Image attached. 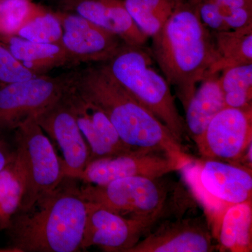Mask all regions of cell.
I'll list each match as a JSON object with an SVG mask.
<instances>
[{"mask_svg":"<svg viewBox=\"0 0 252 252\" xmlns=\"http://www.w3.org/2000/svg\"><path fill=\"white\" fill-rule=\"evenodd\" d=\"M215 238L220 251L252 252V200L227 209L220 219Z\"/></svg>","mask_w":252,"mask_h":252,"instance_id":"obj_19","label":"cell"},{"mask_svg":"<svg viewBox=\"0 0 252 252\" xmlns=\"http://www.w3.org/2000/svg\"><path fill=\"white\" fill-rule=\"evenodd\" d=\"M36 76L19 62L9 49L0 44V87Z\"/></svg>","mask_w":252,"mask_h":252,"instance_id":"obj_27","label":"cell"},{"mask_svg":"<svg viewBox=\"0 0 252 252\" xmlns=\"http://www.w3.org/2000/svg\"><path fill=\"white\" fill-rule=\"evenodd\" d=\"M58 6L114 33L126 44L145 46L149 40L127 12L124 0H64Z\"/></svg>","mask_w":252,"mask_h":252,"instance_id":"obj_16","label":"cell"},{"mask_svg":"<svg viewBox=\"0 0 252 252\" xmlns=\"http://www.w3.org/2000/svg\"><path fill=\"white\" fill-rule=\"evenodd\" d=\"M212 33L218 58L209 74H220L228 68L252 64V25Z\"/></svg>","mask_w":252,"mask_h":252,"instance_id":"obj_20","label":"cell"},{"mask_svg":"<svg viewBox=\"0 0 252 252\" xmlns=\"http://www.w3.org/2000/svg\"><path fill=\"white\" fill-rule=\"evenodd\" d=\"M15 130V152L22 162L26 180L18 210H24L53 191L66 177L61 158L35 118L28 119Z\"/></svg>","mask_w":252,"mask_h":252,"instance_id":"obj_7","label":"cell"},{"mask_svg":"<svg viewBox=\"0 0 252 252\" xmlns=\"http://www.w3.org/2000/svg\"><path fill=\"white\" fill-rule=\"evenodd\" d=\"M87 202L81 250L97 247L107 252H129L157 224L119 215L98 204Z\"/></svg>","mask_w":252,"mask_h":252,"instance_id":"obj_11","label":"cell"},{"mask_svg":"<svg viewBox=\"0 0 252 252\" xmlns=\"http://www.w3.org/2000/svg\"><path fill=\"white\" fill-rule=\"evenodd\" d=\"M213 238L207 220L175 217L152 228L129 252H213Z\"/></svg>","mask_w":252,"mask_h":252,"instance_id":"obj_14","label":"cell"},{"mask_svg":"<svg viewBox=\"0 0 252 252\" xmlns=\"http://www.w3.org/2000/svg\"><path fill=\"white\" fill-rule=\"evenodd\" d=\"M220 74H209L200 82L185 107L187 134L195 142L215 116L225 107Z\"/></svg>","mask_w":252,"mask_h":252,"instance_id":"obj_18","label":"cell"},{"mask_svg":"<svg viewBox=\"0 0 252 252\" xmlns=\"http://www.w3.org/2000/svg\"><path fill=\"white\" fill-rule=\"evenodd\" d=\"M14 35L34 42L61 44L62 25L56 11L39 6Z\"/></svg>","mask_w":252,"mask_h":252,"instance_id":"obj_24","label":"cell"},{"mask_svg":"<svg viewBox=\"0 0 252 252\" xmlns=\"http://www.w3.org/2000/svg\"><path fill=\"white\" fill-rule=\"evenodd\" d=\"M199 18L204 26L212 32L228 31L220 10L212 0H193Z\"/></svg>","mask_w":252,"mask_h":252,"instance_id":"obj_28","label":"cell"},{"mask_svg":"<svg viewBox=\"0 0 252 252\" xmlns=\"http://www.w3.org/2000/svg\"><path fill=\"white\" fill-rule=\"evenodd\" d=\"M180 171L193 198L203 207L214 238L227 209L252 200V172L248 167L193 158Z\"/></svg>","mask_w":252,"mask_h":252,"instance_id":"obj_6","label":"cell"},{"mask_svg":"<svg viewBox=\"0 0 252 252\" xmlns=\"http://www.w3.org/2000/svg\"><path fill=\"white\" fill-rule=\"evenodd\" d=\"M35 120L61 150L65 177L73 178L83 171L91 161V149L63 96Z\"/></svg>","mask_w":252,"mask_h":252,"instance_id":"obj_13","label":"cell"},{"mask_svg":"<svg viewBox=\"0 0 252 252\" xmlns=\"http://www.w3.org/2000/svg\"><path fill=\"white\" fill-rule=\"evenodd\" d=\"M25 182L22 162L14 150L10 161L0 171V231L7 229L19 210Z\"/></svg>","mask_w":252,"mask_h":252,"instance_id":"obj_21","label":"cell"},{"mask_svg":"<svg viewBox=\"0 0 252 252\" xmlns=\"http://www.w3.org/2000/svg\"><path fill=\"white\" fill-rule=\"evenodd\" d=\"M230 30L252 25V0H212Z\"/></svg>","mask_w":252,"mask_h":252,"instance_id":"obj_26","label":"cell"},{"mask_svg":"<svg viewBox=\"0 0 252 252\" xmlns=\"http://www.w3.org/2000/svg\"><path fill=\"white\" fill-rule=\"evenodd\" d=\"M160 177H130L103 185L86 184L80 187L86 201L137 220L158 223L182 208L180 187Z\"/></svg>","mask_w":252,"mask_h":252,"instance_id":"obj_5","label":"cell"},{"mask_svg":"<svg viewBox=\"0 0 252 252\" xmlns=\"http://www.w3.org/2000/svg\"><path fill=\"white\" fill-rule=\"evenodd\" d=\"M134 22L149 38L161 29L175 9L177 0H124Z\"/></svg>","mask_w":252,"mask_h":252,"instance_id":"obj_22","label":"cell"},{"mask_svg":"<svg viewBox=\"0 0 252 252\" xmlns=\"http://www.w3.org/2000/svg\"><path fill=\"white\" fill-rule=\"evenodd\" d=\"M63 28L61 44L72 66L104 63L124 44L120 37L75 13L58 10Z\"/></svg>","mask_w":252,"mask_h":252,"instance_id":"obj_12","label":"cell"},{"mask_svg":"<svg viewBox=\"0 0 252 252\" xmlns=\"http://www.w3.org/2000/svg\"><path fill=\"white\" fill-rule=\"evenodd\" d=\"M220 88L225 107H252V64L228 68L220 73Z\"/></svg>","mask_w":252,"mask_h":252,"instance_id":"obj_23","label":"cell"},{"mask_svg":"<svg viewBox=\"0 0 252 252\" xmlns=\"http://www.w3.org/2000/svg\"><path fill=\"white\" fill-rule=\"evenodd\" d=\"M252 142V107H225L212 119L195 141L202 158L241 165Z\"/></svg>","mask_w":252,"mask_h":252,"instance_id":"obj_10","label":"cell"},{"mask_svg":"<svg viewBox=\"0 0 252 252\" xmlns=\"http://www.w3.org/2000/svg\"><path fill=\"white\" fill-rule=\"evenodd\" d=\"M79 128L91 149V159L111 157L132 149L121 139L117 130L103 111L84 98L72 85L63 94Z\"/></svg>","mask_w":252,"mask_h":252,"instance_id":"obj_15","label":"cell"},{"mask_svg":"<svg viewBox=\"0 0 252 252\" xmlns=\"http://www.w3.org/2000/svg\"><path fill=\"white\" fill-rule=\"evenodd\" d=\"M186 164L166 154L149 149H132L111 157L94 159L72 179L103 185L130 177H160L179 171Z\"/></svg>","mask_w":252,"mask_h":252,"instance_id":"obj_9","label":"cell"},{"mask_svg":"<svg viewBox=\"0 0 252 252\" xmlns=\"http://www.w3.org/2000/svg\"><path fill=\"white\" fill-rule=\"evenodd\" d=\"M54 1H56V2H57V4H59V3H61V1H64V0H54Z\"/></svg>","mask_w":252,"mask_h":252,"instance_id":"obj_30","label":"cell"},{"mask_svg":"<svg viewBox=\"0 0 252 252\" xmlns=\"http://www.w3.org/2000/svg\"><path fill=\"white\" fill-rule=\"evenodd\" d=\"M39 6L31 0H0V34H16Z\"/></svg>","mask_w":252,"mask_h":252,"instance_id":"obj_25","label":"cell"},{"mask_svg":"<svg viewBox=\"0 0 252 252\" xmlns=\"http://www.w3.org/2000/svg\"><path fill=\"white\" fill-rule=\"evenodd\" d=\"M152 39L154 62L185 107L218 58L212 32L200 21L193 0H177Z\"/></svg>","mask_w":252,"mask_h":252,"instance_id":"obj_2","label":"cell"},{"mask_svg":"<svg viewBox=\"0 0 252 252\" xmlns=\"http://www.w3.org/2000/svg\"><path fill=\"white\" fill-rule=\"evenodd\" d=\"M72 85L103 111L131 148L162 152L185 164L193 159L168 127L115 81L102 64L72 72Z\"/></svg>","mask_w":252,"mask_h":252,"instance_id":"obj_1","label":"cell"},{"mask_svg":"<svg viewBox=\"0 0 252 252\" xmlns=\"http://www.w3.org/2000/svg\"><path fill=\"white\" fill-rule=\"evenodd\" d=\"M14 151L10 150L9 146L5 141L0 140V171L10 161L14 155Z\"/></svg>","mask_w":252,"mask_h":252,"instance_id":"obj_29","label":"cell"},{"mask_svg":"<svg viewBox=\"0 0 252 252\" xmlns=\"http://www.w3.org/2000/svg\"><path fill=\"white\" fill-rule=\"evenodd\" d=\"M154 61L149 49L145 46L124 43L112 59L101 64L115 81L158 118L182 143L188 135L185 119L176 106L170 86L154 67Z\"/></svg>","mask_w":252,"mask_h":252,"instance_id":"obj_4","label":"cell"},{"mask_svg":"<svg viewBox=\"0 0 252 252\" xmlns=\"http://www.w3.org/2000/svg\"><path fill=\"white\" fill-rule=\"evenodd\" d=\"M0 44L36 75H44L55 68L72 67L62 45L34 42L14 34H0Z\"/></svg>","mask_w":252,"mask_h":252,"instance_id":"obj_17","label":"cell"},{"mask_svg":"<svg viewBox=\"0 0 252 252\" xmlns=\"http://www.w3.org/2000/svg\"><path fill=\"white\" fill-rule=\"evenodd\" d=\"M87 202L74 179L65 177L29 208L18 210L8 227L11 245L5 252L81 251Z\"/></svg>","mask_w":252,"mask_h":252,"instance_id":"obj_3","label":"cell"},{"mask_svg":"<svg viewBox=\"0 0 252 252\" xmlns=\"http://www.w3.org/2000/svg\"><path fill=\"white\" fill-rule=\"evenodd\" d=\"M72 72L58 77L36 76L0 87V132L16 130L36 118L63 97Z\"/></svg>","mask_w":252,"mask_h":252,"instance_id":"obj_8","label":"cell"}]
</instances>
